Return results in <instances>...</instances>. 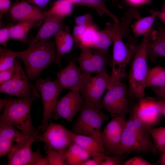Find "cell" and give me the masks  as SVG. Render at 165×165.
Masks as SVG:
<instances>
[{"instance_id":"cb8c5ba5","label":"cell","mask_w":165,"mask_h":165,"mask_svg":"<svg viewBox=\"0 0 165 165\" xmlns=\"http://www.w3.org/2000/svg\"><path fill=\"white\" fill-rule=\"evenodd\" d=\"M91 153L74 142L69 146L65 156L67 165H80L83 161L90 158Z\"/></svg>"},{"instance_id":"9a60e30c","label":"cell","mask_w":165,"mask_h":165,"mask_svg":"<svg viewBox=\"0 0 165 165\" xmlns=\"http://www.w3.org/2000/svg\"><path fill=\"white\" fill-rule=\"evenodd\" d=\"M74 60L56 73V81L63 90L79 92L82 87V74Z\"/></svg>"},{"instance_id":"83f0119b","label":"cell","mask_w":165,"mask_h":165,"mask_svg":"<svg viewBox=\"0 0 165 165\" xmlns=\"http://www.w3.org/2000/svg\"><path fill=\"white\" fill-rule=\"evenodd\" d=\"M156 17L151 14L150 16L140 18L130 26L134 38H137L144 35L152 29V25Z\"/></svg>"},{"instance_id":"681fc988","label":"cell","mask_w":165,"mask_h":165,"mask_svg":"<svg viewBox=\"0 0 165 165\" xmlns=\"http://www.w3.org/2000/svg\"><path fill=\"white\" fill-rule=\"evenodd\" d=\"M156 163L161 165H165V152L162 153L160 158Z\"/></svg>"},{"instance_id":"52a82bcc","label":"cell","mask_w":165,"mask_h":165,"mask_svg":"<svg viewBox=\"0 0 165 165\" xmlns=\"http://www.w3.org/2000/svg\"><path fill=\"white\" fill-rule=\"evenodd\" d=\"M114 29L115 36L111 62V76L116 80H121L126 76V69L134 56L136 45L132 43L125 42L123 38L115 28Z\"/></svg>"},{"instance_id":"b9f144b4","label":"cell","mask_w":165,"mask_h":165,"mask_svg":"<svg viewBox=\"0 0 165 165\" xmlns=\"http://www.w3.org/2000/svg\"><path fill=\"white\" fill-rule=\"evenodd\" d=\"M10 0H0V17L1 19L4 14L9 10L10 6Z\"/></svg>"},{"instance_id":"ffe728a7","label":"cell","mask_w":165,"mask_h":165,"mask_svg":"<svg viewBox=\"0 0 165 165\" xmlns=\"http://www.w3.org/2000/svg\"><path fill=\"white\" fill-rule=\"evenodd\" d=\"M134 106L141 119L151 127L159 122L161 114L153 104L152 98L144 97Z\"/></svg>"},{"instance_id":"7c38bea8","label":"cell","mask_w":165,"mask_h":165,"mask_svg":"<svg viewBox=\"0 0 165 165\" xmlns=\"http://www.w3.org/2000/svg\"><path fill=\"white\" fill-rule=\"evenodd\" d=\"M48 148L57 151H67L73 141V132L60 124L50 122L42 134L35 138Z\"/></svg>"},{"instance_id":"ac0fdd59","label":"cell","mask_w":165,"mask_h":165,"mask_svg":"<svg viewBox=\"0 0 165 165\" xmlns=\"http://www.w3.org/2000/svg\"><path fill=\"white\" fill-rule=\"evenodd\" d=\"M157 30H152L151 35L152 41L147 45V59L154 62L159 57H165V28L160 23Z\"/></svg>"},{"instance_id":"f35d334b","label":"cell","mask_w":165,"mask_h":165,"mask_svg":"<svg viewBox=\"0 0 165 165\" xmlns=\"http://www.w3.org/2000/svg\"><path fill=\"white\" fill-rule=\"evenodd\" d=\"M123 165H152V164L145 160L142 156H135L123 162Z\"/></svg>"},{"instance_id":"277c9868","label":"cell","mask_w":165,"mask_h":165,"mask_svg":"<svg viewBox=\"0 0 165 165\" xmlns=\"http://www.w3.org/2000/svg\"><path fill=\"white\" fill-rule=\"evenodd\" d=\"M152 28L143 35L141 43L136 46L129 74V93L138 100L144 98L149 68L147 63V45Z\"/></svg>"},{"instance_id":"5bb4252c","label":"cell","mask_w":165,"mask_h":165,"mask_svg":"<svg viewBox=\"0 0 165 165\" xmlns=\"http://www.w3.org/2000/svg\"><path fill=\"white\" fill-rule=\"evenodd\" d=\"M83 102L79 92L70 91L58 100L50 117L55 120L61 117L71 122L79 112Z\"/></svg>"},{"instance_id":"9c48e42d","label":"cell","mask_w":165,"mask_h":165,"mask_svg":"<svg viewBox=\"0 0 165 165\" xmlns=\"http://www.w3.org/2000/svg\"><path fill=\"white\" fill-rule=\"evenodd\" d=\"M16 57L15 61V69L12 78L0 85V92L13 96L27 98L35 96L40 97L37 90L30 82V80Z\"/></svg>"},{"instance_id":"8d00e7d4","label":"cell","mask_w":165,"mask_h":165,"mask_svg":"<svg viewBox=\"0 0 165 165\" xmlns=\"http://www.w3.org/2000/svg\"><path fill=\"white\" fill-rule=\"evenodd\" d=\"M88 26H89L85 25H76L74 26L72 36L74 42L77 46L78 45L85 29Z\"/></svg>"},{"instance_id":"7bdbcfd3","label":"cell","mask_w":165,"mask_h":165,"mask_svg":"<svg viewBox=\"0 0 165 165\" xmlns=\"http://www.w3.org/2000/svg\"><path fill=\"white\" fill-rule=\"evenodd\" d=\"M152 101L160 114L165 116V100H157L152 98Z\"/></svg>"},{"instance_id":"d6986e66","label":"cell","mask_w":165,"mask_h":165,"mask_svg":"<svg viewBox=\"0 0 165 165\" xmlns=\"http://www.w3.org/2000/svg\"><path fill=\"white\" fill-rule=\"evenodd\" d=\"M54 36L57 55L55 62L61 67V58L65 54L71 50L74 42L69 28L64 25Z\"/></svg>"},{"instance_id":"4dcf8cb0","label":"cell","mask_w":165,"mask_h":165,"mask_svg":"<svg viewBox=\"0 0 165 165\" xmlns=\"http://www.w3.org/2000/svg\"><path fill=\"white\" fill-rule=\"evenodd\" d=\"M92 61L97 74L106 72L107 66L111 60L108 53L95 50H93Z\"/></svg>"},{"instance_id":"603a6c76","label":"cell","mask_w":165,"mask_h":165,"mask_svg":"<svg viewBox=\"0 0 165 165\" xmlns=\"http://www.w3.org/2000/svg\"><path fill=\"white\" fill-rule=\"evenodd\" d=\"M115 36L114 23H107L104 29L96 33L92 48L108 53V49L113 43Z\"/></svg>"},{"instance_id":"f1b7e54d","label":"cell","mask_w":165,"mask_h":165,"mask_svg":"<svg viewBox=\"0 0 165 165\" xmlns=\"http://www.w3.org/2000/svg\"><path fill=\"white\" fill-rule=\"evenodd\" d=\"M74 5L88 7L95 10L99 15L106 14L113 21L119 20L117 17L107 8L105 0H77Z\"/></svg>"},{"instance_id":"3957f363","label":"cell","mask_w":165,"mask_h":165,"mask_svg":"<svg viewBox=\"0 0 165 165\" xmlns=\"http://www.w3.org/2000/svg\"><path fill=\"white\" fill-rule=\"evenodd\" d=\"M36 98L33 96L18 99H0V111L4 107L0 119L35 139L39 132L32 123L31 111L32 104Z\"/></svg>"},{"instance_id":"836d02e7","label":"cell","mask_w":165,"mask_h":165,"mask_svg":"<svg viewBox=\"0 0 165 165\" xmlns=\"http://www.w3.org/2000/svg\"><path fill=\"white\" fill-rule=\"evenodd\" d=\"M50 165H66L65 156L67 151H57L48 148L45 145L44 146Z\"/></svg>"},{"instance_id":"e575fe53","label":"cell","mask_w":165,"mask_h":165,"mask_svg":"<svg viewBox=\"0 0 165 165\" xmlns=\"http://www.w3.org/2000/svg\"><path fill=\"white\" fill-rule=\"evenodd\" d=\"M121 156L116 155L114 156H107L101 152H94L91 156L97 162L98 165H121L123 162Z\"/></svg>"},{"instance_id":"f546056e","label":"cell","mask_w":165,"mask_h":165,"mask_svg":"<svg viewBox=\"0 0 165 165\" xmlns=\"http://www.w3.org/2000/svg\"><path fill=\"white\" fill-rule=\"evenodd\" d=\"M81 49L78 59L80 70L82 73H95L92 61L93 50L90 47H84Z\"/></svg>"},{"instance_id":"2e32d148","label":"cell","mask_w":165,"mask_h":165,"mask_svg":"<svg viewBox=\"0 0 165 165\" xmlns=\"http://www.w3.org/2000/svg\"><path fill=\"white\" fill-rule=\"evenodd\" d=\"M9 13L12 19L18 22L32 21L39 23L43 20L45 16V12L24 1L14 3Z\"/></svg>"},{"instance_id":"4fadbf2b","label":"cell","mask_w":165,"mask_h":165,"mask_svg":"<svg viewBox=\"0 0 165 165\" xmlns=\"http://www.w3.org/2000/svg\"><path fill=\"white\" fill-rule=\"evenodd\" d=\"M127 122L125 116L113 117L101 132L105 147L109 152L120 156L122 136Z\"/></svg>"},{"instance_id":"d6a6232c","label":"cell","mask_w":165,"mask_h":165,"mask_svg":"<svg viewBox=\"0 0 165 165\" xmlns=\"http://www.w3.org/2000/svg\"><path fill=\"white\" fill-rule=\"evenodd\" d=\"M150 133L153 143L157 150L162 153L165 152V127H151Z\"/></svg>"},{"instance_id":"60d3db41","label":"cell","mask_w":165,"mask_h":165,"mask_svg":"<svg viewBox=\"0 0 165 165\" xmlns=\"http://www.w3.org/2000/svg\"><path fill=\"white\" fill-rule=\"evenodd\" d=\"M15 69V65L7 69L0 71V85L9 80L12 77Z\"/></svg>"},{"instance_id":"ee69618b","label":"cell","mask_w":165,"mask_h":165,"mask_svg":"<svg viewBox=\"0 0 165 165\" xmlns=\"http://www.w3.org/2000/svg\"><path fill=\"white\" fill-rule=\"evenodd\" d=\"M149 12L151 14L159 19L165 24V5L161 11L151 9L149 10Z\"/></svg>"},{"instance_id":"8992f818","label":"cell","mask_w":165,"mask_h":165,"mask_svg":"<svg viewBox=\"0 0 165 165\" xmlns=\"http://www.w3.org/2000/svg\"><path fill=\"white\" fill-rule=\"evenodd\" d=\"M79 112L72 129V132L76 134L91 135L101 133V127L109 118L101 110L90 106L84 100Z\"/></svg>"},{"instance_id":"74e56055","label":"cell","mask_w":165,"mask_h":165,"mask_svg":"<svg viewBox=\"0 0 165 165\" xmlns=\"http://www.w3.org/2000/svg\"><path fill=\"white\" fill-rule=\"evenodd\" d=\"M76 25H85L88 26L95 24L92 14L90 13L76 16L75 18Z\"/></svg>"},{"instance_id":"7a4b0ae2","label":"cell","mask_w":165,"mask_h":165,"mask_svg":"<svg viewBox=\"0 0 165 165\" xmlns=\"http://www.w3.org/2000/svg\"><path fill=\"white\" fill-rule=\"evenodd\" d=\"M55 41L45 40L30 42L25 50L14 51L16 57L24 62L25 72L30 80H36L43 70L55 62Z\"/></svg>"},{"instance_id":"e0dca14e","label":"cell","mask_w":165,"mask_h":165,"mask_svg":"<svg viewBox=\"0 0 165 165\" xmlns=\"http://www.w3.org/2000/svg\"><path fill=\"white\" fill-rule=\"evenodd\" d=\"M32 144L13 148L8 153L9 165H34L43 158L39 148L32 151Z\"/></svg>"},{"instance_id":"c3c4849f","label":"cell","mask_w":165,"mask_h":165,"mask_svg":"<svg viewBox=\"0 0 165 165\" xmlns=\"http://www.w3.org/2000/svg\"><path fill=\"white\" fill-rule=\"evenodd\" d=\"M80 165H98L96 161L94 159H87L83 162L80 164Z\"/></svg>"},{"instance_id":"484cf974","label":"cell","mask_w":165,"mask_h":165,"mask_svg":"<svg viewBox=\"0 0 165 165\" xmlns=\"http://www.w3.org/2000/svg\"><path fill=\"white\" fill-rule=\"evenodd\" d=\"M74 5L69 0H57L51 8L45 12V15H50L64 19L71 14Z\"/></svg>"},{"instance_id":"ab89813d","label":"cell","mask_w":165,"mask_h":165,"mask_svg":"<svg viewBox=\"0 0 165 165\" xmlns=\"http://www.w3.org/2000/svg\"><path fill=\"white\" fill-rule=\"evenodd\" d=\"M12 25L2 28L0 30V44L4 47H6V43L10 38V30Z\"/></svg>"},{"instance_id":"d590c367","label":"cell","mask_w":165,"mask_h":165,"mask_svg":"<svg viewBox=\"0 0 165 165\" xmlns=\"http://www.w3.org/2000/svg\"><path fill=\"white\" fill-rule=\"evenodd\" d=\"M16 57L13 51L0 48V71L9 69L14 66Z\"/></svg>"},{"instance_id":"1f68e13d","label":"cell","mask_w":165,"mask_h":165,"mask_svg":"<svg viewBox=\"0 0 165 165\" xmlns=\"http://www.w3.org/2000/svg\"><path fill=\"white\" fill-rule=\"evenodd\" d=\"M98 30L95 24L88 26L84 32L77 46L81 49L84 47L92 48L95 35Z\"/></svg>"},{"instance_id":"44dd1931","label":"cell","mask_w":165,"mask_h":165,"mask_svg":"<svg viewBox=\"0 0 165 165\" xmlns=\"http://www.w3.org/2000/svg\"><path fill=\"white\" fill-rule=\"evenodd\" d=\"M73 141L92 153H104L105 147L101 133L91 135H86L73 133Z\"/></svg>"},{"instance_id":"4316f807","label":"cell","mask_w":165,"mask_h":165,"mask_svg":"<svg viewBox=\"0 0 165 165\" xmlns=\"http://www.w3.org/2000/svg\"><path fill=\"white\" fill-rule=\"evenodd\" d=\"M38 23L32 21H24L19 22L15 25H12L10 38L19 40L23 43H26L29 31Z\"/></svg>"},{"instance_id":"7402d4cb","label":"cell","mask_w":165,"mask_h":165,"mask_svg":"<svg viewBox=\"0 0 165 165\" xmlns=\"http://www.w3.org/2000/svg\"><path fill=\"white\" fill-rule=\"evenodd\" d=\"M63 19L50 15H45L44 23L35 37L31 42L48 40L54 35L63 25Z\"/></svg>"},{"instance_id":"6da1fadb","label":"cell","mask_w":165,"mask_h":165,"mask_svg":"<svg viewBox=\"0 0 165 165\" xmlns=\"http://www.w3.org/2000/svg\"><path fill=\"white\" fill-rule=\"evenodd\" d=\"M129 113L122 136L120 156L132 152L156 154L157 150L150 138L152 127L141 119L134 106Z\"/></svg>"},{"instance_id":"bcb514c9","label":"cell","mask_w":165,"mask_h":165,"mask_svg":"<svg viewBox=\"0 0 165 165\" xmlns=\"http://www.w3.org/2000/svg\"><path fill=\"white\" fill-rule=\"evenodd\" d=\"M152 0H126L130 4L134 6L149 4Z\"/></svg>"},{"instance_id":"d4e9b609","label":"cell","mask_w":165,"mask_h":165,"mask_svg":"<svg viewBox=\"0 0 165 165\" xmlns=\"http://www.w3.org/2000/svg\"><path fill=\"white\" fill-rule=\"evenodd\" d=\"M146 88L161 89L165 87V68L160 65L149 68L146 82Z\"/></svg>"},{"instance_id":"7dc6e473","label":"cell","mask_w":165,"mask_h":165,"mask_svg":"<svg viewBox=\"0 0 165 165\" xmlns=\"http://www.w3.org/2000/svg\"><path fill=\"white\" fill-rule=\"evenodd\" d=\"M50 0H28V3H33L40 7H43L46 5Z\"/></svg>"},{"instance_id":"816d5d0a","label":"cell","mask_w":165,"mask_h":165,"mask_svg":"<svg viewBox=\"0 0 165 165\" xmlns=\"http://www.w3.org/2000/svg\"><path fill=\"white\" fill-rule=\"evenodd\" d=\"M69 0L74 5V3L77 0Z\"/></svg>"},{"instance_id":"f6af8a7d","label":"cell","mask_w":165,"mask_h":165,"mask_svg":"<svg viewBox=\"0 0 165 165\" xmlns=\"http://www.w3.org/2000/svg\"><path fill=\"white\" fill-rule=\"evenodd\" d=\"M158 100H165V87L161 89H152Z\"/></svg>"},{"instance_id":"8fae6325","label":"cell","mask_w":165,"mask_h":165,"mask_svg":"<svg viewBox=\"0 0 165 165\" xmlns=\"http://www.w3.org/2000/svg\"><path fill=\"white\" fill-rule=\"evenodd\" d=\"M16 128L9 123L0 119V156L8 154L13 148L32 144L35 141L34 137Z\"/></svg>"},{"instance_id":"30bf717a","label":"cell","mask_w":165,"mask_h":165,"mask_svg":"<svg viewBox=\"0 0 165 165\" xmlns=\"http://www.w3.org/2000/svg\"><path fill=\"white\" fill-rule=\"evenodd\" d=\"M34 86L41 93L43 112V119L38 130L43 132L47 127L49 119L59 95L63 90L55 81L43 79L39 77L35 80Z\"/></svg>"},{"instance_id":"ba28073f","label":"cell","mask_w":165,"mask_h":165,"mask_svg":"<svg viewBox=\"0 0 165 165\" xmlns=\"http://www.w3.org/2000/svg\"><path fill=\"white\" fill-rule=\"evenodd\" d=\"M127 88L121 80L115 82L102 100L103 108L113 117L125 116L130 112Z\"/></svg>"},{"instance_id":"5b68a950","label":"cell","mask_w":165,"mask_h":165,"mask_svg":"<svg viewBox=\"0 0 165 165\" xmlns=\"http://www.w3.org/2000/svg\"><path fill=\"white\" fill-rule=\"evenodd\" d=\"M91 74L82 73V87L79 92L84 101L94 108L101 110L102 107L101 98L106 90L117 81L107 71L92 76Z\"/></svg>"},{"instance_id":"f907efd6","label":"cell","mask_w":165,"mask_h":165,"mask_svg":"<svg viewBox=\"0 0 165 165\" xmlns=\"http://www.w3.org/2000/svg\"><path fill=\"white\" fill-rule=\"evenodd\" d=\"M49 165V163L46 156L45 158L43 157L40 160L38 161L35 164V165Z\"/></svg>"}]
</instances>
